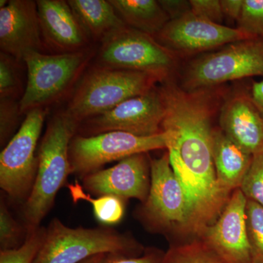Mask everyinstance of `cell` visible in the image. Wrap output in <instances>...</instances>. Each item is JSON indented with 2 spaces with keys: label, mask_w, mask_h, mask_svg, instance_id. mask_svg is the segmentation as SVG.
<instances>
[{
  "label": "cell",
  "mask_w": 263,
  "mask_h": 263,
  "mask_svg": "<svg viewBox=\"0 0 263 263\" xmlns=\"http://www.w3.org/2000/svg\"><path fill=\"white\" fill-rule=\"evenodd\" d=\"M165 104L162 129L167 153L187 197L182 235L198 237L218 219L231 195L221 190L212 156V122L227 94L223 86L186 91L176 79L160 84Z\"/></svg>",
  "instance_id": "1"
},
{
  "label": "cell",
  "mask_w": 263,
  "mask_h": 263,
  "mask_svg": "<svg viewBox=\"0 0 263 263\" xmlns=\"http://www.w3.org/2000/svg\"><path fill=\"white\" fill-rule=\"evenodd\" d=\"M79 127L63 110L48 121L37 148L35 181L22 209L24 226L28 232L41 227L54 205L57 193L67 184V179L72 174L69 147Z\"/></svg>",
  "instance_id": "2"
},
{
  "label": "cell",
  "mask_w": 263,
  "mask_h": 263,
  "mask_svg": "<svg viewBox=\"0 0 263 263\" xmlns=\"http://www.w3.org/2000/svg\"><path fill=\"white\" fill-rule=\"evenodd\" d=\"M158 84L155 78L143 72L91 66L81 76L63 111L80 125Z\"/></svg>",
  "instance_id": "3"
},
{
  "label": "cell",
  "mask_w": 263,
  "mask_h": 263,
  "mask_svg": "<svg viewBox=\"0 0 263 263\" xmlns=\"http://www.w3.org/2000/svg\"><path fill=\"white\" fill-rule=\"evenodd\" d=\"M46 228L33 263H80L103 254L138 257L145 251L131 235L110 228H72L54 218Z\"/></svg>",
  "instance_id": "4"
},
{
  "label": "cell",
  "mask_w": 263,
  "mask_h": 263,
  "mask_svg": "<svg viewBox=\"0 0 263 263\" xmlns=\"http://www.w3.org/2000/svg\"><path fill=\"white\" fill-rule=\"evenodd\" d=\"M95 52L91 48L74 53L29 52L24 59L27 81L21 98V113L36 108H48L72 91L86 70Z\"/></svg>",
  "instance_id": "5"
},
{
  "label": "cell",
  "mask_w": 263,
  "mask_h": 263,
  "mask_svg": "<svg viewBox=\"0 0 263 263\" xmlns=\"http://www.w3.org/2000/svg\"><path fill=\"white\" fill-rule=\"evenodd\" d=\"M253 76L263 77L262 38L236 41L194 57L181 69L177 82L192 91Z\"/></svg>",
  "instance_id": "6"
},
{
  "label": "cell",
  "mask_w": 263,
  "mask_h": 263,
  "mask_svg": "<svg viewBox=\"0 0 263 263\" xmlns=\"http://www.w3.org/2000/svg\"><path fill=\"white\" fill-rule=\"evenodd\" d=\"M179 62L180 57L155 37L126 26L102 41L96 65L143 72L160 84L176 79Z\"/></svg>",
  "instance_id": "7"
},
{
  "label": "cell",
  "mask_w": 263,
  "mask_h": 263,
  "mask_svg": "<svg viewBox=\"0 0 263 263\" xmlns=\"http://www.w3.org/2000/svg\"><path fill=\"white\" fill-rule=\"evenodd\" d=\"M48 108L26 114L14 136L0 155V187L13 200L25 202L37 172V147Z\"/></svg>",
  "instance_id": "8"
},
{
  "label": "cell",
  "mask_w": 263,
  "mask_h": 263,
  "mask_svg": "<svg viewBox=\"0 0 263 263\" xmlns=\"http://www.w3.org/2000/svg\"><path fill=\"white\" fill-rule=\"evenodd\" d=\"M167 142L166 133L148 137L122 131L88 137L76 134L69 147L72 174L82 179L114 161L151 151L167 149Z\"/></svg>",
  "instance_id": "9"
},
{
  "label": "cell",
  "mask_w": 263,
  "mask_h": 263,
  "mask_svg": "<svg viewBox=\"0 0 263 263\" xmlns=\"http://www.w3.org/2000/svg\"><path fill=\"white\" fill-rule=\"evenodd\" d=\"M150 167L149 193L137 216L150 231L182 235L188 219L187 197L171 167L167 152L160 158L151 159Z\"/></svg>",
  "instance_id": "10"
},
{
  "label": "cell",
  "mask_w": 263,
  "mask_h": 263,
  "mask_svg": "<svg viewBox=\"0 0 263 263\" xmlns=\"http://www.w3.org/2000/svg\"><path fill=\"white\" fill-rule=\"evenodd\" d=\"M165 104L160 84L149 91L129 99L115 108L84 121L77 134L88 137L111 131H122L138 136L163 133L162 124Z\"/></svg>",
  "instance_id": "11"
},
{
  "label": "cell",
  "mask_w": 263,
  "mask_h": 263,
  "mask_svg": "<svg viewBox=\"0 0 263 263\" xmlns=\"http://www.w3.org/2000/svg\"><path fill=\"white\" fill-rule=\"evenodd\" d=\"M155 38L179 57L202 54L229 43L254 39L237 28L212 23L190 12L171 20Z\"/></svg>",
  "instance_id": "12"
},
{
  "label": "cell",
  "mask_w": 263,
  "mask_h": 263,
  "mask_svg": "<svg viewBox=\"0 0 263 263\" xmlns=\"http://www.w3.org/2000/svg\"><path fill=\"white\" fill-rule=\"evenodd\" d=\"M247 202L240 189L235 190L218 219L197 237L224 263H252L247 235Z\"/></svg>",
  "instance_id": "13"
},
{
  "label": "cell",
  "mask_w": 263,
  "mask_h": 263,
  "mask_svg": "<svg viewBox=\"0 0 263 263\" xmlns=\"http://www.w3.org/2000/svg\"><path fill=\"white\" fill-rule=\"evenodd\" d=\"M150 161L148 153L130 156L110 168L85 176L81 179L83 188L96 196L135 198L143 203L150 190Z\"/></svg>",
  "instance_id": "14"
},
{
  "label": "cell",
  "mask_w": 263,
  "mask_h": 263,
  "mask_svg": "<svg viewBox=\"0 0 263 263\" xmlns=\"http://www.w3.org/2000/svg\"><path fill=\"white\" fill-rule=\"evenodd\" d=\"M44 48L36 1L9 0L0 8L2 52L24 62L29 52L43 53Z\"/></svg>",
  "instance_id": "15"
},
{
  "label": "cell",
  "mask_w": 263,
  "mask_h": 263,
  "mask_svg": "<svg viewBox=\"0 0 263 263\" xmlns=\"http://www.w3.org/2000/svg\"><path fill=\"white\" fill-rule=\"evenodd\" d=\"M38 16L45 48L53 54L89 48L91 39L65 0H37Z\"/></svg>",
  "instance_id": "16"
},
{
  "label": "cell",
  "mask_w": 263,
  "mask_h": 263,
  "mask_svg": "<svg viewBox=\"0 0 263 263\" xmlns=\"http://www.w3.org/2000/svg\"><path fill=\"white\" fill-rule=\"evenodd\" d=\"M219 128L246 152L263 150V117L250 91L236 90L226 94L219 110Z\"/></svg>",
  "instance_id": "17"
},
{
  "label": "cell",
  "mask_w": 263,
  "mask_h": 263,
  "mask_svg": "<svg viewBox=\"0 0 263 263\" xmlns=\"http://www.w3.org/2000/svg\"><path fill=\"white\" fill-rule=\"evenodd\" d=\"M212 156L218 183L223 191L232 195L241 186L253 155L238 146L220 128L214 127Z\"/></svg>",
  "instance_id": "18"
},
{
  "label": "cell",
  "mask_w": 263,
  "mask_h": 263,
  "mask_svg": "<svg viewBox=\"0 0 263 263\" xmlns=\"http://www.w3.org/2000/svg\"><path fill=\"white\" fill-rule=\"evenodd\" d=\"M67 3L91 40L102 42L127 26L109 0H68Z\"/></svg>",
  "instance_id": "19"
},
{
  "label": "cell",
  "mask_w": 263,
  "mask_h": 263,
  "mask_svg": "<svg viewBox=\"0 0 263 263\" xmlns=\"http://www.w3.org/2000/svg\"><path fill=\"white\" fill-rule=\"evenodd\" d=\"M124 24L155 37L169 22L157 0H109Z\"/></svg>",
  "instance_id": "20"
},
{
  "label": "cell",
  "mask_w": 263,
  "mask_h": 263,
  "mask_svg": "<svg viewBox=\"0 0 263 263\" xmlns=\"http://www.w3.org/2000/svg\"><path fill=\"white\" fill-rule=\"evenodd\" d=\"M74 203L89 202L93 209L96 220L105 226H113L122 220L125 213V200L114 195H103L93 198L84 192L80 183L76 181L66 185Z\"/></svg>",
  "instance_id": "21"
},
{
  "label": "cell",
  "mask_w": 263,
  "mask_h": 263,
  "mask_svg": "<svg viewBox=\"0 0 263 263\" xmlns=\"http://www.w3.org/2000/svg\"><path fill=\"white\" fill-rule=\"evenodd\" d=\"M162 263H224L200 238L173 245L164 252Z\"/></svg>",
  "instance_id": "22"
},
{
  "label": "cell",
  "mask_w": 263,
  "mask_h": 263,
  "mask_svg": "<svg viewBox=\"0 0 263 263\" xmlns=\"http://www.w3.org/2000/svg\"><path fill=\"white\" fill-rule=\"evenodd\" d=\"M14 57L0 51V99L20 100L23 96L22 64Z\"/></svg>",
  "instance_id": "23"
},
{
  "label": "cell",
  "mask_w": 263,
  "mask_h": 263,
  "mask_svg": "<svg viewBox=\"0 0 263 263\" xmlns=\"http://www.w3.org/2000/svg\"><path fill=\"white\" fill-rule=\"evenodd\" d=\"M247 235L252 263H263V206L247 199Z\"/></svg>",
  "instance_id": "24"
},
{
  "label": "cell",
  "mask_w": 263,
  "mask_h": 263,
  "mask_svg": "<svg viewBox=\"0 0 263 263\" xmlns=\"http://www.w3.org/2000/svg\"><path fill=\"white\" fill-rule=\"evenodd\" d=\"M28 235V231L10 213L4 199L0 201V249L10 250L21 247Z\"/></svg>",
  "instance_id": "25"
},
{
  "label": "cell",
  "mask_w": 263,
  "mask_h": 263,
  "mask_svg": "<svg viewBox=\"0 0 263 263\" xmlns=\"http://www.w3.org/2000/svg\"><path fill=\"white\" fill-rule=\"evenodd\" d=\"M46 230L41 226L29 231L25 241L18 249L0 250V263H33L43 245Z\"/></svg>",
  "instance_id": "26"
},
{
  "label": "cell",
  "mask_w": 263,
  "mask_h": 263,
  "mask_svg": "<svg viewBox=\"0 0 263 263\" xmlns=\"http://www.w3.org/2000/svg\"><path fill=\"white\" fill-rule=\"evenodd\" d=\"M240 189L248 200L263 206V150L253 155Z\"/></svg>",
  "instance_id": "27"
},
{
  "label": "cell",
  "mask_w": 263,
  "mask_h": 263,
  "mask_svg": "<svg viewBox=\"0 0 263 263\" xmlns=\"http://www.w3.org/2000/svg\"><path fill=\"white\" fill-rule=\"evenodd\" d=\"M237 29L263 39V0H245Z\"/></svg>",
  "instance_id": "28"
},
{
  "label": "cell",
  "mask_w": 263,
  "mask_h": 263,
  "mask_svg": "<svg viewBox=\"0 0 263 263\" xmlns=\"http://www.w3.org/2000/svg\"><path fill=\"white\" fill-rule=\"evenodd\" d=\"M20 100L14 99H0V143L6 144L14 136L18 127L20 118Z\"/></svg>",
  "instance_id": "29"
},
{
  "label": "cell",
  "mask_w": 263,
  "mask_h": 263,
  "mask_svg": "<svg viewBox=\"0 0 263 263\" xmlns=\"http://www.w3.org/2000/svg\"><path fill=\"white\" fill-rule=\"evenodd\" d=\"M191 11L212 23L221 24L224 15L219 0H190Z\"/></svg>",
  "instance_id": "30"
},
{
  "label": "cell",
  "mask_w": 263,
  "mask_h": 263,
  "mask_svg": "<svg viewBox=\"0 0 263 263\" xmlns=\"http://www.w3.org/2000/svg\"><path fill=\"white\" fill-rule=\"evenodd\" d=\"M164 252L160 249H145L138 257H127L121 254H106L98 263H162Z\"/></svg>",
  "instance_id": "31"
},
{
  "label": "cell",
  "mask_w": 263,
  "mask_h": 263,
  "mask_svg": "<svg viewBox=\"0 0 263 263\" xmlns=\"http://www.w3.org/2000/svg\"><path fill=\"white\" fill-rule=\"evenodd\" d=\"M158 2L170 21L181 18L191 12L190 1L186 0H159Z\"/></svg>",
  "instance_id": "32"
},
{
  "label": "cell",
  "mask_w": 263,
  "mask_h": 263,
  "mask_svg": "<svg viewBox=\"0 0 263 263\" xmlns=\"http://www.w3.org/2000/svg\"><path fill=\"white\" fill-rule=\"evenodd\" d=\"M245 0H220L224 17L238 22Z\"/></svg>",
  "instance_id": "33"
},
{
  "label": "cell",
  "mask_w": 263,
  "mask_h": 263,
  "mask_svg": "<svg viewBox=\"0 0 263 263\" xmlns=\"http://www.w3.org/2000/svg\"><path fill=\"white\" fill-rule=\"evenodd\" d=\"M250 94L254 103L263 117V80L252 84Z\"/></svg>",
  "instance_id": "34"
},
{
  "label": "cell",
  "mask_w": 263,
  "mask_h": 263,
  "mask_svg": "<svg viewBox=\"0 0 263 263\" xmlns=\"http://www.w3.org/2000/svg\"><path fill=\"white\" fill-rule=\"evenodd\" d=\"M105 254H98V255L93 256V257H89V258L85 259V260L83 261L80 263H98L103 259Z\"/></svg>",
  "instance_id": "35"
},
{
  "label": "cell",
  "mask_w": 263,
  "mask_h": 263,
  "mask_svg": "<svg viewBox=\"0 0 263 263\" xmlns=\"http://www.w3.org/2000/svg\"><path fill=\"white\" fill-rule=\"evenodd\" d=\"M8 2H9V0H1L0 1V8H3L6 6L8 5Z\"/></svg>",
  "instance_id": "36"
}]
</instances>
